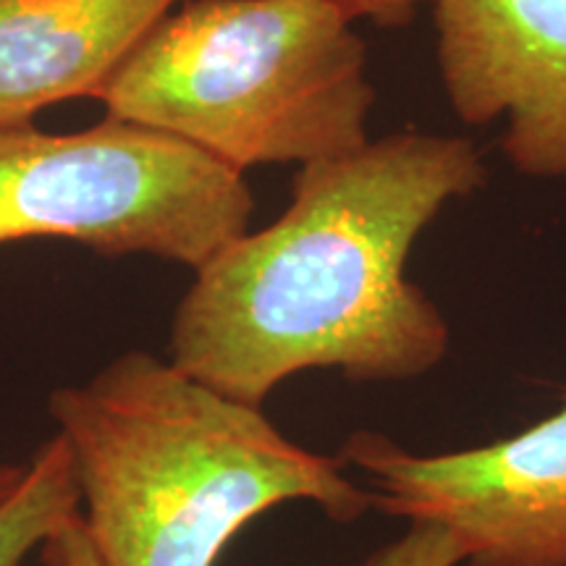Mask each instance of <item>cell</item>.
<instances>
[{
  "mask_svg": "<svg viewBox=\"0 0 566 566\" xmlns=\"http://www.w3.org/2000/svg\"><path fill=\"white\" fill-rule=\"evenodd\" d=\"M475 142L399 132L302 166L279 221L216 252L181 296L171 363L250 407L304 370L399 384L449 352L407 260L449 202L485 187Z\"/></svg>",
  "mask_w": 566,
  "mask_h": 566,
  "instance_id": "obj_1",
  "label": "cell"
},
{
  "mask_svg": "<svg viewBox=\"0 0 566 566\" xmlns=\"http://www.w3.org/2000/svg\"><path fill=\"white\" fill-rule=\"evenodd\" d=\"M51 415L101 566H212L254 516L292 501L338 525L373 509L342 459L302 449L260 407L150 352L53 391Z\"/></svg>",
  "mask_w": 566,
  "mask_h": 566,
  "instance_id": "obj_2",
  "label": "cell"
},
{
  "mask_svg": "<svg viewBox=\"0 0 566 566\" xmlns=\"http://www.w3.org/2000/svg\"><path fill=\"white\" fill-rule=\"evenodd\" d=\"M95 101L244 174L365 147L375 90L336 0H184Z\"/></svg>",
  "mask_w": 566,
  "mask_h": 566,
  "instance_id": "obj_3",
  "label": "cell"
},
{
  "mask_svg": "<svg viewBox=\"0 0 566 566\" xmlns=\"http://www.w3.org/2000/svg\"><path fill=\"white\" fill-rule=\"evenodd\" d=\"M252 210L244 174L168 134L111 116L74 134L0 126V244L69 239L200 271Z\"/></svg>",
  "mask_w": 566,
  "mask_h": 566,
  "instance_id": "obj_4",
  "label": "cell"
},
{
  "mask_svg": "<svg viewBox=\"0 0 566 566\" xmlns=\"http://www.w3.org/2000/svg\"><path fill=\"white\" fill-rule=\"evenodd\" d=\"M342 462L365 472L373 509L449 530L462 566H566V401L525 433L451 454L357 433Z\"/></svg>",
  "mask_w": 566,
  "mask_h": 566,
  "instance_id": "obj_5",
  "label": "cell"
},
{
  "mask_svg": "<svg viewBox=\"0 0 566 566\" xmlns=\"http://www.w3.org/2000/svg\"><path fill=\"white\" fill-rule=\"evenodd\" d=\"M438 71L464 124L506 116L514 171L566 179V0H428Z\"/></svg>",
  "mask_w": 566,
  "mask_h": 566,
  "instance_id": "obj_6",
  "label": "cell"
},
{
  "mask_svg": "<svg viewBox=\"0 0 566 566\" xmlns=\"http://www.w3.org/2000/svg\"><path fill=\"white\" fill-rule=\"evenodd\" d=\"M181 0H0V126L92 97Z\"/></svg>",
  "mask_w": 566,
  "mask_h": 566,
  "instance_id": "obj_7",
  "label": "cell"
},
{
  "mask_svg": "<svg viewBox=\"0 0 566 566\" xmlns=\"http://www.w3.org/2000/svg\"><path fill=\"white\" fill-rule=\"evenodd\" d=\"M80 516L69 446L55 436L34 451L24 483L0 506V566H21L34 548Z\"/></svg>",
  "mask_w": 566,
  "mask_h": 566,
  "instance_id": "obj_8",
  "label": "cell"
},
{
  "mask_svg": "<svg viewBox=\"0 0 566 566\" xmlns=\"http://www.w3.org/2000/svg\"><path fill=\"white\" fill-rule=\"evenodd\" d=\"M462 562L464 551L449 530L438 522L417 520L357 566H462Z\"/></svg>",
  "mask_w": 566,
  "mask_h": 566,
  "instance_id": "obj_9",
  "label": "cell"
},
{
  "mask_svg": "<svg viewBox=\"0 0 566 566\" xmlns=\"http://www.w3.org/2000/svg\"><path fill=\"white\" fill-rule=\"evenodd\" d=\"M42 546H45L48 566H101L95 551L90 546V537L82 527V516L69 522L61 533H55Z\"/></svg>",
  "mask_w": 566,
  "mask_h": 566,
  "instance_id": "obj_10",
  "label": "cell"
},
{
  "mask_svg": "<svg viewBox=\"0 0 566 566\" xmlns=\"http://www.w3.org/2000/svg\"><path fill=\"white\" fill-rule=\"evenodd\" d=\"M342 9L349 13V17L367 19L373 24L386 27V30H394V27H405L415 19L417 6L428 3V0H336Z\"/></svg>",
  "mask_w": 566,
  "mask_h": 566,
  "instance_id": "obj_11",
  "label": "cell"
},
{
  "mask_svg": "<svg viewBox=\"0 0 566 566\" xmlns=\"http://www.w3.org/2000/svg\"><path fill=\"white\" fill-rule=\"evenodd\" d=\"M27 470H30V462L17 464V462H6V459H0V506H3L6 501L19 491V485L24 483L27 478Z\"/></svg>",
  "mask_w": 566,
  "mask_h": 566,
  "instance_id": "obj_12",
  "label": "cell"
}]
</instances>
